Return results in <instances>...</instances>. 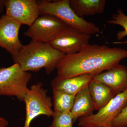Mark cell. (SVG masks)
Segmentation results:
<instances>
[{
    "label": "cell",
    "mask_w": 127,
    "mask_h": 127,
    "mask_svg": "<svg viewBox=\"0 0 127 127\" xmlns=\"http://www.w3.org/2000/svg\"><path fill=\"white\" fill-rule=\"evenodd\" d=\"M52 118V123L49 127H73L70 111L63 113L55 112Z\"/></svg>",
    "instance_id": "18"
},
{
    "label": "cell",
    "mask_w": 127,
    "mask_h": 127,
    "mask_svg": "<svg viewBox=\"0 0 127 127\" xmlns=\"http://www.w3.org/2000/svg\"><path fill=\"white\" fill-rule=\"evenodd\" d=\"M127 58V50L105 45L88 44L79 52L65 55L57 64V76L62 78L83 74L95 75L112 68Z\"/></svg>",
    "instance_id": "1"
},
{
    "label": "cell",
    "mask_w": 127,
    "mask_h": 127,
    "mask_svg": "<svg viewBox=\"0 0 127 127\" xmlns=\"http://www.w3.org/2000/svg\"><path fill=\"white\" fill-rule=\"evenodd\" d=\"M5 7L6 15L29 27L40 16L36 0H5Z\"/></svg>",
    "instance_id": "9"
},
{
    "label": "cell",
    "mask_w": 127,
    "mask_h": 127,
    "mask_svg": "<svg viewBox=\"0 0 127 127\" xmlns=\"http://www.w3.org/2000/svg\"><path fill=\"white\" fill-rule=\"evenodd\" d=\"M127 105V89L116 95L97 113L79 119L78 125L80 127H112L114 120Z\"/></svg>",
    "instance_id": "6"
},
{
    "label": "cell",
    "mask_w": 127,
    "mask_h": 127,
    "mask_svg": "<svg viewBox=\"0 0 127 127\" xmlns=\"http://www.w3.org/2000/svg\"><path fill=\"white\" fill-rule=\"evenodd\" d=\"M94 75L83 74L68 78H62L56 76L52 80L53 91H58L72 95H76L88 85Z\"/></svg>",
    "instance_id": "12"
},
{
    "label": "cell",
    "mask_w": 127,
    "mask_h": 127,
    "mask_svg": "<svg viewBox=\"0 0 127 127\" xmlns=\"http://www.w3.org/2000/svg\"><path fill=\"white\" fill-rule=\"evenodd\" d=\"M127 127V105L114 120L112 127Z\"/></svg>",
    "instance_id": "19"
},
{
    "label": "cell",
    "mask_w": 127,
    "mask_h": 127,
    "mask_svg": "<svg viewBox=\"0 0 127 127\" xmlns=\"http://www.w3.org/2000/svg\"><path fill=\"white\" fill-rule=\"evenodd\" d=\"M9 123L6 119L0 116V127H7Z\"/></svg>",
    "instance_id": "20"
},
{
    "label": "cell",
    "mask_w": 127,
    "mask_h": 127,
    "mask_svg": "<svg viewBox=\"0 0 127 127\" xmlns=\"http://www.w3.org/2000/svg\"><path fill=\"white\" fill-rule=\"evenodd\" d=\"M106 127V126H101V127Z\"/></svg>",
    "instance_id": "22"
},
{
    "label": "cell",
    "mask_w": 127,
    "mask_h": 127,
    "mask_svg": "<svg viewBox=\"0 0 127 127\" xmlns=\"http://www.w3.org/2000/svg\"><path fill=\"white\" fill-rule=\"evenodd\" d=\"M5 0H0V14H2L4 13L5 9Z\"/></svg>",
    "instance_id": "21"
},
{
    "label": "cell",
    "mask_w": 127,
    "mask_h": 127,
    "mask_svg": "<svg viewBox=\"0 0 127 127\" xmlns=\"http://www.w3.org/2000/svg\"><path fill=\"white\" fill-rule=\"evenodd\" d=\"M92 79L105 84L117 95L127 89V67L118 64L110 69L95 75Z\"/></svg>",
    "instance_id": "11"
},
{
    "label": "cell",
    "mask_w": 127,
    "mask_h": 127,
    "mask_svg": "<svg viewBox=\"0 0 127 127\" xmlns=\"http://www.w3.org/2000/svg\"><path fill=\"white\" fill-rule=\"evenodd\" d=\"M21 26L5 14L0 18V47L12 56L16 55L23 45L18 36Z\"/></svg>",
    "instance_id": "10"
},
{
    "label": "cell",
    "mask_w": 127,
    "mask_h": 127,
    "mask_svg": "<svg viewBox=\"0 0 127 127\" xmlns=\"http://www.w3.org/2000/svg\"><path fill=\"white\" fill-rule=\"evenodd\" d=\"M88 85L75 96L70 111L73 123L81 118L91 116L95 110L89 91Z\"/></svg>",
    "instance_id": "13"
},
{
    "label": "cell",
    "mask_w": 127,
    "mask_h": 127,
    "mask_svg": "<svg viewBox=\"0 0 127 127\" xmlns=\"http://www.w3.org/2000/svg\"><path fill=\"white\" fill-rule=\"evenodd\" d=\"M40 16L50 15L55 16L67 26L74 28L92 35L100 32V28L92 22L76 15L71 9L69 0H37Z\"/></svg>",
    "instance_id": "3"
},
{
    "label": "cell",
    "mask_w": 127,
    "mask_h": 127,
    "mask_svg": "<svg viewBox=\"0 0 127 127\" xmlns=\"http://www.w3.org/2000/svg\"><path fill=\"white\" fill-rule=\"evenodd\" d=\"M69 4L78 16L94 15L102 14L106 6L105 0H69Z\"/></svg>",
    "instance_id": "15"
},
{
    "label": "cell",
    "mask_w": 127,
    "mask_h": 127,
    "mask_svg": "<svg viewBox=\"0 0 127 127\" xmlns=\"http://www.w3.org/2000/svg\"><path fill=\"white\" fill-rule=\"evenodd\" d=\"M23 101L26 112L23 127H30L32 120L38 116L44 115L49 118L55 114L52 99L47 95L42 82L33 84L28 88Z\"/></svg>",
    "instance_id": "5"
},
{
    "label": "cell",
    "mask_w": 127,
    "mask_h": 127,
    "mask_svg": "<svg viewBox=\"0 0 127 127\" xmlns=\"http://www.w3.org/2000/svg\"><path fill=\"white\" fill-rule=\"evenodd\" d=\"M65 55L49 43L32 40L12 57L14 63L18 64L22 70L37 72L44 68L46 73L50 75L56 69L58 63Z\"/></svg>",
    "instance_id": "2"
},
{
    "label": "cell",
    "mask_w": 127,
    "mask_h": 127,
    "mask_svg": "<svg viewBox=\"0 0 127 127\" xmlns=\"http://www.w3.org/2000/svg\"><path fill=\"white\" fill-rule=\"evenodd\" d=\"M88 89L95 109L98 111L104 107L116 95L106 85L92 79L89 84Z\"/></svg>",
    "instance_id": "14"
},
{
    "label": "cell",
    "mask_w": 127,
    "mask_h": 127,
    "mask_svg": "<svg viewBox=\"0 0 127 127\" xmlns=\"http://www.w3.org/2000/svg\"><path fill=\"white\" fill-rule=\"evenodd\" d=\"M53 105L56 113L70 111L73 105L75 96L58 91H53Z\"/></svg>",
    "instance_id": "16"
},
{
    "label": "cell",
    "mask_w": 127,
    "mask_h": 127,
    "mask_svg": "<svg viewBox=\"0 0 127 127\" xmlns=\"http://www.w3.org/2000/svg\"><path fill=\"white\" fill-rule=\"evenodd\" d=\"M31 73L22 70L17 64L0 68V96H14L23 101Z\"/></svg>",
    "instance_id": "4"
},
{
    "label": "cell",
    "mask_w": 127,
    "mask_h": 127,
    "mask_svg": "<svg viewBox=\"0 0 127 127\" xmlns=\"http://www.w3.org/2000/svg\"><path fill=\"white\" fill-rule=\"evenodd\" d=\"M107 23L112 25H118L122 27L124 30L118 32L117 34V39L118 40H122L127 35V16L121 9H118L117 14H114L112 19L107 21Z\"/></svg>",
    "instance_id": "17"
},
{
    "label": "cell",
    "mask_w": 127,
    "mask_h": 127,
    "mask_svg": "<svg viewBox=\"0 0 127 127\" xmlns=\"http://www.w3.org/2000/svg\"><path fill=\"white\" fill-rule=\"evenodd\" d=\"M91 36L80 30L67 26L49 44L65 55L79 52L89 44Z\"/></svg>",
    "instance_id": "8"
},
{
    "label": "cell",
    "mask_w": 127,
    "mask_h": 127,
    "mask_svg": "<svg viewBox=\"0 0 127 127\" xmlns=\"http://www.w3.org/2000/svg\"><path fill=\"white\" fill-rule=\"evenodd\" d=\"M66 26L55 16L41 15L23 34L32 40L49 43Z\"/></svg>",
    "instance_id": "7"
}]
</instances>
